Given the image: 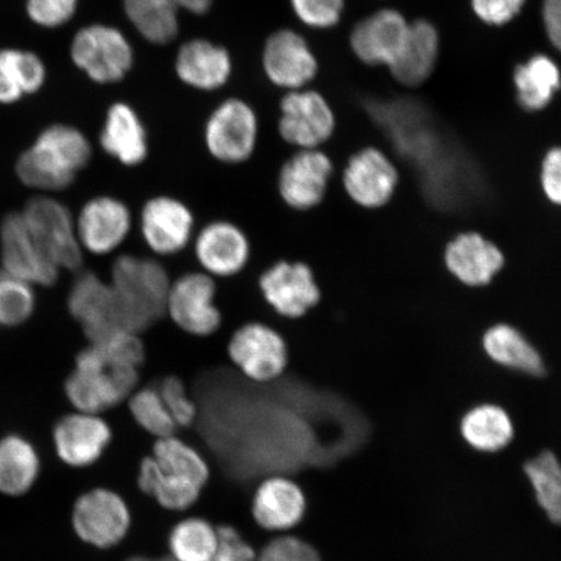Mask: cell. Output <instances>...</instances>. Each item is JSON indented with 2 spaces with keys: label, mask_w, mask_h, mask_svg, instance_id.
<instances>
[{
  "label": "cell",
  "mask_w": 561,
  "mask_h": 561,
  "mask_svg": "<svg viewBox=\"0 0 561 561\" xmlns=\"http://www.w3.org/2000/svg\"><path fill=\"white\" fill-rule=\"evenodd\" d=\"M146 347L137 333L121 331L91 343L76 357L66 394L77 411L100 413L129 399L139 381Z\"/></svg>",
  "instance_id": "cell-1"
},
{
  "label": "cell",
  "mask_w": 561,
  "mask_h": 561,
  "mask_svg": "<svg viewBox=\"0 0 561 561\" xmlns=\"http://www.w3.org/2000/svg\"><path fill=\"white\" fill-rule=\"evenodd\" d=\"M91 145L79 129L54 125L20 157L19 179L41 191H65L90 163Z\"/></svg>",
  "instance_id": "cell-2"
},
{
  "label": "cell",
  "mask_w": 561,
  "mask_h": 561,
  "mask_svg": "<svg viewBox=\"0 0 561 561\" xmlns=\"http://www.w3.org/2000/svg\"><path fill=\"white\" fill-rule=\"evenodd\" d=\"M111 276L125 331L139 334L165 314L172 280L163 265L152 259L123 255L112 266Z\"/></svg>",
  "instance_id": "cell-3"
},
{
  "label": "cell",
  "mask_w": 561,
  "mask_h": 561,
  "mask_svg": "<svg viewBox=\"0 0 561 561\" xmlns=\"http://www.w3.org/2000/svg\"><path fill=\"white\" fill-rule=\"evenodd\" d=\"M227 354L248 380L271 383L283 377L290 364V350L277 329L262 321H249L231 334Z\"/></svg>",
  "instance_id": "cell-4"
},
{
  "label": "cell",
  "mask_w": 561,
  "mask_h": 561,
  "mask_svg": "<svg viewBox=\"0 0 561 561\" xmlns=\"http://www.w3.org/2000/svg\"><path fill=\"white\" fill-rule=\"evenodd\" d=\"M216 279L205 272H188L172 280L165 314L180 331L208 339L219 332L222 313L216 305Z\"/></svg>",
  "instance_id": "cell-5"
},
{
  "label": "cell",
  "mask_w": 561,
  "mask_h": 561,
  "mask_svg": "<svg viewBox=\"0 0 561 561\" xmlns=\"http://www.w3.org/2000/svg\"><path fill=\"white\" fill-rule=\"evenodd\" d=\"M257 139L256 112L240 98H230L217 105L205 126L207 151L222 164L245 163L254 156Z\"/></svg>",
  "instance_id": "cell-6"
},
{
  "label": "cell",
  "mask_w": 561,
  "mask_h": 561,
  "mask_svg": "<svg viewBox=\"0 0 561 561\" xmlns=\"http://www.w3.org/2000/svg\"><path fill=\"white\" fill-rule=\"evenodd\" d=\"M73 62L98 83L125 79L135 65V50L117 27L95 24L76 34L70 48Z\"/></svg>",
  "instance_id": "cell-7"
},
{
  "label": "cell",
  "mask_w": 561,
  "mask_h": 561,
  "mask_svg": "<svg viewBox=\"0 0 561 561\" xmlns=\"http://www.w3.org/2000/svg\"><path fill=\"white\" fill-rule=\"evenodd\" d=\"M259 289L266 305L279 318L304 319L321 301L318 278L305 262L279 261L259 277Z\"/></svg>",
  "instance_id": "cell-8"
},
{
  "label": "cell",
  "mask_w": 561,
  "mask_h": 561,
  "mask_svg": "<svg viewBox=\"0 0 561 561\" xmlns=\"http://www.w3.org/2000/svg\"><path fill=\"white\" fill-rule=\"evenodd\" d=\"M279 112V136L298 150L320 149L333 136L335 115L319 91L306 88L287 91Z\"/></svg>",
  "instance_id": "cell-9"
},
{
  "label": "cell",
  "mask_w": 561,
  "mask_h": 561,
  "mask_svg": "<svg viewBox=\"0 0 561 561\" xmlns=\"http://www.w3.org/2000/svg\"><path fill=\"white\" fill-rule=\"evenodd\" d=\"M24 220L42 250L60 268L79 270L82 248L76 222L66 206L51 198H34L27 203Z\"/></svg>",
  "instance_id": "cell-10"
},
{
  "label": "cell",
  "mask_w": 561,
  "mask_h": 561,
  "mask_svg": "<svg viewBox=\"0 0 561 561\" xmlns=\"http://www.w3.org/2000/svg\"><path fill=\"white\" fill-rule=\"evenodd\" d=\"M139 230L152 254L174 256L193 242L195 216L185 202L157 195L140 209Z\"/></svg>",
  "instance_id": "cell-11"
},
{
  "label": "cell",
  "mask_w": 561,
  "mask_h": 561,
  "mask_svg": "<svg viewBox=\"0 0 561 561\" xmlns=\"http://www.w3.org/2000/svg\"><path fill=\"white\" fill-rule=\"evenodd\" d=\"M333 171V161L320 149L298 150L278 172L279 198L298 213L319 207L325 199Z\"/></svg>",
  "instance_id": "cell-12"
},
{
  "label": "cell",
  "mask_w": 561,
  "mask_h": 561,
  "mask_svg": "<svg viewBox=\"0 0 561 561\" xmlns=\"http://www.w3.org/2000/svg\"><path fill=\"white\" fill-rule=\"evenodd\" d=\"M0 248L4 272L30 285L50 286L59 276V266L42 250L23 214L4 217L0 226Z\"/></svg>",
  "instance_id": "cell-13"
},
{
  "label": "cell",
  "mask_w": 561,
  "mask_h": 561,
  "mask_svg": "<svg viewBox=\"0 0 561 561\" xmlns=\"http://www.w3.org/2000/svg\"><path fill=\"white\" fill-rule=\"evenodd\" d=\"M193 242L202 272L215 279L240 275L250 263V238L234 222L210 221L198 231Z\"/></svg>",
  "instance_id": "cell-14"
},
{
  "label": "cell",
  "mask_w": 561,
  "mask_h": 561,
  "mask_svg": "<svg viewBox=\"0 0 561 561\" xmlns=\"http://www.w3.org/2000/svg\"><path fill=\"white\" fill-rule=\"evenodd\" d=\"M68 307L91 343L125 331L114 287L94 273H82L76 279L69 293Z\"/></svg>",
  "instance_id": "cell-15"
},
{
  "label": "cell",
  "mask_w": 561,
  "mask_h": 561,
  "mask_svg": "<svg viewBox=\"0 0 561 561\" xmlns=\"http://www.w3.org/2000/svg\"><path fill=\"white\" fill-rule=\"evenodd\" d=\"M133 229L131 210L122 199L102 195L90 199L77 217L76 231L82 250L108 255L128 240Z\"/></svg>",
  "instance_id": "cell-16"
},
{
  "label": "cell",
  "mask_w": 561,
  "mask_h": 561,
  "mask_svg": "<svg viewBox=\"0 0 561 561\" xmlns=\"http://www.w3.org/2000/svg\"><path fill=\"white\" fill-rule=\"evenodd\" d=\"M263 69L273 85L287 91L305 89L319 73L310 45L293 30H278L265 41Z\"/></svg>",
  "instance_id": "cell-17"
},
{
  "label": "cell",
  "mask_w": 561,
  "mask_h": 561,
  "mask_svg": "<svg viewBox=\"0 0 561 561\" xmlns=\"http://www.w3.org/2000/svg\"><path fill=\"white\" fill-rule=\"evenodd\" d=\"M129 525L128 507L110 490L90 491L76 503L73 526L83 542L108 549L122 541Z\"/></svg>",
  "instance_id": "cell-18"
},
{
  "label": "cell",
  "mask_w": 561,
  "mask_h": 561,
  "mask_svg": "<svg viewBox=\"0 0 561 561\" xmlns=\"http://www.w3.org/2000/svg\"><path fill=\"white\" fill-rule=\"evenodd\" d=\"M398 180L396 165L375 147L355 152L342 175L343 187L350 199L369 209L388 205L396 193Z\"/></svg>",
  "instance_id": "cell-19"
},
{
  "label": "cell",
  "mask_w": 561,
  "mask_h": 561,
  "mask_svg": "<svg viewBox=\"0 0 561 561\" xmlns=\"http://www.w3.org/2000/svg\"><path fill=\"white\" fill-rule=\"evenodd\" d=\"M410 23L397 10H381L363 19L350 35L356 58L368 66L390 67L404 45Z\"/></svg>",
  "instance_id": "cell-20"
},
{
  "label": "cell",
  "mask_w": 561,
  "mask_h": 561,
  "mask_svg": "<svg viewBox=\"0 0 561 561\" xmlns=\"http://www.w3.org/2000/svg\"><path fill=\"white\" fill-rule=\"evenodd\" d=\"M112 438L110 426L93 413L79 412L59 421L54 432L56 451L72 467H87L101 458Z\"/></svg>",
  "instance_id": "cell-21"
},
{
  "label": "cell",
  "mask_w": 561,
  "mask_h": 561,
  "mask_svg": "<svg viewBox=\"0 0 561 561\" xmlns=\"http://www.w3.org/2000/svg\"><path fill=\"white\" fill-rule=\"evenodd\" d=\"M174 69L185 85L214 91L227 85L233 72V60L226 47L208 39L194 38L180 47Z\"/></svg>",
  "instance_id": "cell-22"
},
{
  "label": "cell",
  "mask_w": 561,
  "mask_h": 561,
  "mask_svg": "<svg viewBox=\"0 0 561 561\" xmlns=\"http://www.w3.org/2000/svg\"><path fill=\"white\" fill-rule=\"evenodd\" d=\"M447 270L471 287L486 286L504 265L502 251L493 242L474 231L461 233L447 244Z\"/></svg>",
  "instance_id": "cell-23"
},
{
  "label": "cell",
  "mask_w": 561,
  "mask_h": 561,
  "mask_svg": "<svg viewBox=\"0 0 561 561\" xmlns=\"http://www.w3.org/2000/svg\"><path fill=\"white\" fill-rule=\"evenodd\" d=\"M102 149L125 167H138L149 157V136L128 103L111 105L100 137Z\"/></svg>",
  "instance_id": "cell-24"
},
{
  "label": "cell",
  "mask_w": 561,
  "mask_h": 561,
  "mask_svg": "<svg viewBox=\"0 0 561 561\" xmlns=\"http://www.w3.org/2000/svg\"><path fill=\"white\" fill-rule=\"evenodd\" d=\"M306 500L297 483L272 477L256 490L252 515L266 530H289L304 518Z\"/></svg>",
  "instance_id": "cell-25"
},
{
  "label": "cell",
  "mask_w": 561,
  "mask_h": 561,
  "mask_svg": "<svg viewBox=\"0 0 561 561\" xmlns=\"http://www.w3.org/2000/svg\"><path fill=\"white\" fill-rule=\"evenodd\" d=\"M439 35L430 21L410 24L401 53L389 67L392 77L404 87L416 88L424 83L437 66Z\"/></svg>",
  "instance_id": "cell-26"
},
{
  "label": "cell",
  "mask_w": 561,
  "mask_h": 561,
  "mask_svg": "<svg viewBox=\"0 0 561 561\" xmlns=\"http://www.w3.org/2000/svg\"><path fill=\"white\" fill-rule=\"evenodd\" d=\"M482 346L490 359L504 368L531 377L545 375L542 355L514 327L507 324L491 327L483 335Z\"/></svg>",
  "instance_id": "cell-27"
},
{
  "label": "cell",
  "mask_w": 561,
  "mask_h": 561,
  "mask_svg": "<svg viewBox=\"0 0 561 561\" xmlns=\"http://www.w3.org/2000/svg\"><path fill=\"white\" fill-rule=\"evenodd\" d=\"M460 433L469 446L480 453H497L515 436L514 423L500 405L481 404L461 419Z\"/></svg>",
  "instance_id": "cell-28"
},
{
  "label": "cell",
  "mask_w": 561,
  "mask_h": 561,
  "mask_svg": "<svg viewBox=\"0 0 561 561\" xmlns=\"http://www.w3.org/2000/svg\"><path fill=\"white\" fill-rule=\"evenodd\" d=\"M514 82L522 107L542 111L561 89V70L549 56L535 55L516 68Z\"/></svg>",
  "instance_id": "cell-29"
},
{
  "label": "cell",
  "mask_w": 561,
  "mask_h": 561,
  "mask_svg": "<svg viewBox=\"0 0 561 561\" xmlns=\"http://www.w3.org/2000/svg\"><path fill=\"white\" fill-rule=\"evenodd\" d=\"M130 24L150 44H171L180 32L179 7L173 0H123Z\"/></svg>",
  "instance_id": "cell-30"
},
{
  "label": "cell",
  "mask_w": 561,
  "mask_h": 561,
  "mask_svg": "<svg viewBox=\"0 0 561 561\" xmlns=\"http://www.w3.org/2000/svg\"><path fill=\"white\" fill-rule=\"evenodd\" d=\"M44 62L33 53L0 51V103H13L38 91L45 82Z\"/></svg>",
  "instance_id": "cell-31"
},
{
  "label": "cell",
  "mask_w": 561,
  "mask_h": 561,
  "mask_svg": "<svg viewBox=\"0 0 561 561\" xmlns=\"http://www.w3.org/2000/svg\"><path fill=\"white\" fill-rule=\"evenodd\" d=\"M39 472L38 455L30 442L16 436L0 440V491L21 495L33 486Z\"/></svg>",
  "instance_id": "cell-32"
},
{
  "label": "cell",
  "mask_w": 561,
  "mask_h": 561,
  "mask_svg": "<svg viewBox=\"0 0 561 561\" xmlns=\"http://www.w3.org/2000/svg\"><path fill=\"white\" fill-rule=\"evenodd\" d=\"M138 486L145 494L156 497L161 507L173 511L193 506L202 489L192 481L165 476L153 458H145L140 462Z\"/></svg>",
  "instance_id": "cell-33"
},
{
  "label": "cell",
  "mask_w": 561,
  "mask_h": 561,
  "mask_svg": "<svg viewBox=\"0 0 561 561\" xmlns=\"http://www.w3.org/2000/svg\"><path fill=\"white\" fill-rule=\"evenodd\" d=\"M539 507L552 524L561 526V461L550 450L539 453L524 465Z\"/></svg>",
  "instance_id": "cell-34"
},
{
  "label": "cell",
  "mask_w": 561,
  "mask_h": 561,
  "mask_svg": "<svg viewBox=\"0 0 561 561\" xmlns=\"http://www.w3.org/2000/svg\"><path fill=\"white\" fill-rule=\"evenodd\" d=\"M153 459L160 471L175 479L192 481L198 486L208 480V467L198 453L179 438H159L153 446Z\"/></svg>",
  "instance_id": "cell-35"
},
{
  "label": "cell",
  "mask_w": 561,
  "mask_h": 561,
  "mask_svg": "<svg viewBox=\"0 0 561 561\" xmlns=\"http://www.w3.org/2000/svg\"><path fill=\"white\" fill-rule=\"evenodd\" d=\"M217 546V531L202 518L180 523L170 537L172 557L178 561H213Z\"/></svg>",
  "instance_id": "cell-36"
},
{
  "label": "cell",
  "mask_w": 561,
  "mask_h": 561,
  "mask_svg": "<svg viewBox=\"0 0 561 561\" xmlns=\"http://www.w3.org/2000/svg\"><path fill=\"white\" fill-rule=\"evenodd\" d=\"M129 411L136 423L158 439L172 437L178 431L159 389H136L129 397Z\"/></svg>",
  "instance_id": "cell-37"
},
{
  "label": "cell",
  "mask_w": 561,
  "mask_h": 561,
  "mask_svg": "<svg viewBox=\"0 0 561 561\" xmlns=\"http://www.w3.org/2000/svg\"><path fill=\"white\" fill-rule=\"evenodd\" d=\"M35 298L30 284L9 273H0V327L23 324L34 311Z\"/></svg>",
  "instance_id": "cell-38"
},
{
  "label": "cell",
  "mask_w": 561,
  "mask_h": 561,
  "mask_svg": "<svg viewBox=\"0 0 561 561\" xmlns=\"http://www.w3.org/2000/svg\"><path fill=\"white\" fill-rule=\"evenodd\" d=\"M290 5L300 23L313 30H331L345 11V0H290Z\"/></svg>",
  "instance_id": "cell-39"
},
{
  "label": "cell",
  "mask_w": 561,
  "mask_h": 561,
  "mask_svg": "<svg viewBox=\"0 0 561 561\" xmlns=\"http://www.w3.org/2000/svg\"><path fill=\"white\" fill-rule=\"evenodd\" d=\"M159 392L178 426H188L196 417V404L187 396L185 383L179 377L170 376L161 382Z\"/></svg>",
  "instance_id": "cell-40"
},
{
  "label": "cell",
  "mask_w": 561,
  "mask_h": 561,
  "mask_svg": "<svg viewBox=\"0 0 561 561\" xmlns=\"http://www.w3.org/2000/svg\"><path fill=\"white\" fill-rule=\"evenodd\" d=\"M79 0H27V13L34 23L56 27L75 16Z\"/></svg>",
  "instance_id": "cell-41"
},
{
  "label": "cell",
  "mask_w": 561,
  "mask_h": 561,
  "mask_svg": "<svg viewBox=\"0 0 561 561\" xmlns=\"http://www.w3.org/2000/svg\"><path fill=\"white\" fill-rule=\"evenodd\" d=\"M255 561H321V558L310 543L283 537L266 545Z\"/></svg>",
  "instance_id": "cell-42"
},
{
  "label": "cell",
  "mask_w": 561,
  "mask_h": 561,
  "mask_svg": "<svg viewBox=\"0 0 561 561\" xmlns=\"http://www.w3.org/2000/svg\"><path fill=\"white\" fill-rule=\"evenodd\" d=\"M528 0H471L472 10L482 23L502 26L520 15Z\"/></svg>",
  "instance_id": "cell-43"
},
{
  "label": "cell",
  "mask_w": 561,
  "mask_h": 561,
  "mask_svg": "<svg viewBox=\"0 0 561 561\" xmlns=\"http://www.w3.org/2000/svg\"><path fill=\"white\" fill-rule=\"evenodd\" d=\"M219 546L213 561H255L256 553L231 526H220L216 529Z\"/></svg>",
  "instance_id": "cell-44"
},
{
  "label": "cell",
  "mask_w": 561,
  "mask_h": 561,
  "mask_svg": "<svg viewBox=\"0 0 561 561\" xmlns=\"http://www.w3.org/2000/svg\"><path fill=\"white\" fill-rule=\"evenodd\" d=\"M541 184L547 199L561 207V146L553 147L546 153L542 161Z\"/></svg>",
  "instance_id": "cell-45"
},
{
  "label": "cell",
  "mask_w": 561,
  "mask_h": 561,
  "mask_svg": "<svg viewBox=\"0 0 561 561\" xmlns=\"http://www.w3.org/2000/svg\"><path fill=\"white\" fill-rule=\"evenodd\" d=\"M542 20L547 37L561 53V0H543Z\"/></svg>",
  "instance_id": "cell-46"
},
{
  "label": "cell",
  "mask_w": 561,
  "mask_h": 561,
  "mask_svg": "<svg viewBox=\"0 0 561 561\" xmlns=\"http://www.w3.org/2000/svg\"><path fill=\"white\" fill-rule=\"evenodd\" d=\"M173 2L180 11L184 10L194 15H205L214 4V0H173Z\"/></svg>",
  "instance_id": "cell-47"
},
{
  "label": "cell",
  "mask_w": 561,
  "mask_h": 561,
  "mask_svg": "<svg viewBox=\"0 0 561 561\" xmlns=\"http://www.w3.org/2000/svg\"><path fill=\"white\" fill-rule=\"evenodd\" d=\"M126 561H178V560H175L173 557H163V558H157V559L145 558V557H136V558H131V559L126 560Z\"/></svg>",
  "instance_id": "cell-48"
}]
</instances>
